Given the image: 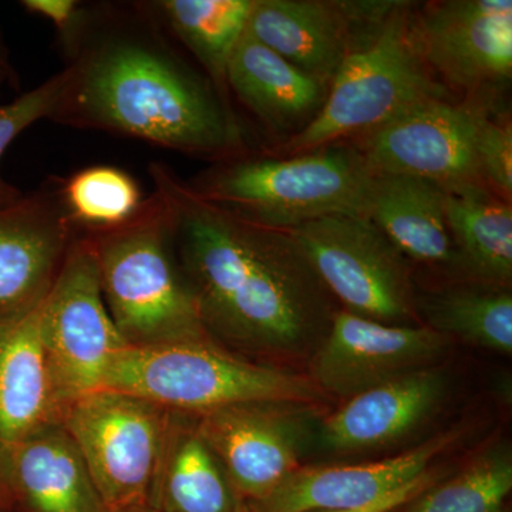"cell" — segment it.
<instances>
[{
    "label": "cell",
    "mask_w": 512,
    "mask_h": 512,
    "mask_svg": "<svg viewBox=\"0 0 512 512\" xmlns=\"http://www.w3.org/2000/svg\"><path fill=\"white\" fill-rule=\"evenodd\" d=\"M175 43L151 2L84 5L73 35L60 43L67 80L49 121L184 156L241 157L231 104Z\"/></svg>",
    "instance_id": "cell-1"
},
{
    "label": "cell",
    "mask_w": 512,
    "mask_h": 512,
    "mask_svg": "<svg viewBox=\"0 0 512 512\" xmlns=\"http://www.w3.org/2000/svg\"><path fill=\"white\" fill-rule=\"evenodd\" d=\"M148 173L211 340L249 359L288 355L328 330V289L289 231L204 200L163 163Z\"/></svg>",
    "instance_id": "cell-2"
},
{
    "label": "cell",
    "mask_w": 512,
    "mask_h": 512,
    "mask_svg": "<svg viewBox=\"0 0 512 512\" xmlns=\"http://www.w3.org/2000/svg\"><path fill=\"white\" fill-rule=\"evenodd\" d=\"M414 15L413 3H380L357 30L318 117L279 148L281 157L360 140L421 101L453 99L424 62Z\"/></svg>",
    "instance_id": "cell-3"
},
{
    "label": "cell",
    "mask_w": 512,
    "mask_h": 512,
    "mask_svg": "<svg viewBox=\"0 0 512 512\" xmlns=\"http://www.w3.org/2000/svg\"><path fill=\"white\" fill-rule=\"evenodd\" d=\"M84 235L96 252L107 311L127 348L210 339L154 192L130 221Z\"/></svg>",
    "instance_id": "cell-4"
},
{
    "label": "cell",
    "mask_w": 512,
    "mask_h": 512,
    "mask_svg": "<svg viewBox=\"0 0 512 512\" xmlns=\"http://www.w3.org/2000/svg\"><path fill=\"white\" fill-rule=\"evenodd\" d=\"M373 180L353 144H333L298 156L220 161L188 185L239 217L289 231L336 215L367 217Z\"/></svg>",
    "instance_id": "cell-5"
},
{
    "label": "cell",
    "mask_w": 512,
    "mask_h": 512,
    "mask_svg": "<svg viewBox=\"0 0 512 512\" xmlns=\"http://www.w3.org/2000/svg\"><path fill=\"white\" fill-rule=\"evenodd\" d=\"M103 387L187 414L247 402L306 406L319 399L311 380L237 355L211 339L124 348L114 357Z\"/></svg>",
    "instance_id": "cell-6"
},
{
    "label": "cell",
    "mask_w": 512,
    "mask_h": 512,
    "mask_svg": "<svg viewBox=\"0 0 512 512\" xmlns=\"http://www.w3.org/2000/svg\"><path fill=\"white\" fill-rule=\"evenodd\" d=\"M313 271L346 311L412 325L416 298L409 264L367 217L336 215L289 229Z\"/></svg>",
    "instance_id": "cell-7"
},
{
    "label": "cell",
    "mask_w": 512,
    "mask_h": 512,
    "mask_svg": "<svg viewBox=\"0 0 512 512\" xmlns=\"http://www.w3.org/2000/svg\"><path fill=\"white\" fill-rule=\"evenodd\" d=\"M167 420L163 407L107 387L64 410L60 423L79 448L107 511L147 503Z\"/></svg>",
    "instance_id": "cell-8"
},
{
    "label": "cell",
    "mask_w": 512,
    "mask_h": 512,
    "mask_svg": "<svg viewBox=\"0 0 512 512\" xmlns=\"http://www.w3.org/2000/svg\"><path fill=\"white\" fill-rule=\"evenodd\" d=\"M39 320L64 406L101 389L114 357L127 346L107 311L92 241L82 232L40 303Z\"/></svg>",
    "instance_id": "cell-9"
},
{
    "label": "cell",
    "mask_w": 512,
    "mask_h": 512,
    "mask_svg": "<svg viewBox=\"0 0 512 512\" xmlns=\"http://www.w3.org/2000/svg\"><path fill=\"white\" fill-rule=\"evenodd\" d=\"M495 107L474 101H421L353 144L375 174L407 175L446 192L485 187L477 161L481 123Z\"/></svg>",
    "instance_id": "cell-10"
},
{
    "label": "cell",
    "mask_w": 512,
    "mask_h": 512,
    "mask_svg": "<svg viewBox=\"0 0 512 512\" xmlns=\"http://www.w3.org/2000/svg\"><path fill=\"white\" fill-rule=\"evenodd\" d=\"M417 42L431 73L468 101L497 107L512 77L511 0L427 3L414 15Z\"/></svg>",
    "instance_id": "cell-11"
},
{
    "label": "cell",
    "mask_w": 512,
    "mask_h": 512,
    "mask_svg": "<svg viewBox=\"0 0 512 512\" xmlns=\"http://www.w3.org/2000/svg\"><path fill=\"white\" fill-rule=\"evenodd\" d=\"M62 178L0 210V326L39 308L80 234L66 210Z\"/></svg>",
    "instance_id": "cell-12"
},
{
    "label": "cell",
    "mask_w": 512,
    "mask_h": 512,
    "mask_svg": "<svg viewBox=\"0 0 512 512\" xmlns=\"http://www.w3.org/2000/svg\"><path fill=\"white\" fill-rule=\"evenodd\" d=\"M303 404L247 402L194 414L198 430L248 505L298 470L306 426Z\"/></svg>",
    "instance_id": "cell-13"
},
{
    "label": "cell",
    "mask_w": 512,
    "mask_h": 512,
    "mask_svg": "<svg viewBox=\"0 0 512 512\" xmlns=\"http://www.w3.org/2000/svg\"><path fill=\"white\" fill-rule=\"evenodd\" d=\"M447 346L448 338L426 325H389L340 311L333 313L313 360V384L350 399L426 369Z\"/></svg>",
    "instance_id": "cell-14"
},
{
    "label": "cell",
    "mask_w": 512,
    "mask_h": 512,
    "mask_svg": "<svg viewBox=\"0 0 512 512\" xmlns=\"http://www.w3.org/2000/svg\"><path fill=\"white\" fill-rule=\"evenodd\" d=\"M460 436V430L446 431L406 453L373 463L299 467L271 494L249 504V511L326 512L366 507L426 473Z\"/></svg>",
    "instance_id": "cell-15"
},
{
    "label": "cell",
    "mask_w": 512,
    "mask_h": 512,
    "mask_svg": "<svg viewBox=\"0 0 512 512\" xmlns=\"http://www.w3.org/2000/svg\"><path fill=\"white\" fill-rule=\"evenodd\" d=\"M0 512H109L62 423L0 443Z\"/></svg>",
    "instance_id": "cell-16"
},
{
    "label": "cell",
    "mask_w": 512,
    "mask_h": 512,
    "mask_svg": "<svg viewBox=\"0 0 512 512\" xmlns=\"http://www.w3.org/2000/svg\"><path fill=\"white\" fill-rule=\"evenodd\" d=\"M380 2L254 0L248 32L318 82L330 86L360 25Z\"/></svg>",
    "instance_id": "cell-17"
},
{
    "label": "cell",
    "mask_w": 512,
    "mask_h": 512,
    "mask_svg": "<svg viewBox=\"0 0 512 512\" xmlns=\"http://www.w3.org/2000/svg\"><path fill=\"white\" fill-rule=\"evenodd\" d=\"M446 386L440 370L426 367L367 389L323 421L320 440L342 453L392 446L433 416Z\"/></svg>",
    "instance_id": "cell-18"
},
{
    "label": "cell",
    "mask_w": 512,
    "mask_h": 512,
    "mask_svg": "<svg viewBox=\"0 0 512 512\" xmlns=\"http://www.w3.org/2000/svg\"><path fill=\"white\" fill-rule=\"evenodd\" d=\"M147 504L160 512H251L194 414L170 410Z\"/></svg>",
    "instance_id": "cell-19"
},
{
    "label": "cell",
    "mask_w": 512,
    "mask_h": 512,
    "mask_svg": "<svg viewBox=\"0 0 512 512\" xmlns=\"http://www.w3.org/2000/svg\"><path fill=\"white\" fill-rule=\"evenodd\" d=\"M229 96L266 130L291 134L305 130L323 109L329 87L318 82L245 32L229 62Z\"/></svg>",
    "instance_id": "cell-20"
},
{
    "label": "cell",
    "mask_w": 512,
    "mask_h": 512,
    "mask_svg": "<svg viewBox=\"0 0 512 512\" xmlns=\"http://www.w3.org/2000/svg\"><path fill=\"white\" fill-rule=\"evenodd\" d=\"M64 410L40 335L39 308L0 326V443L60 423Z\"/></svg>",
    "instance_id": "cell-21"
},
{
    "label": "cell",
    "mask_w": 512,
    "mask_h": 512,
    "mask_svg": "<svg viewBox=\"0 0 512 512\" xmlns=\"http://www.w3.org/2000/svg\"><path fill=\"white\" fill-rule=\"evenodd\" d=\"M447 192L407 175L375 174L367 218L406 259L420 264L461 265L448 227Z\"/></svg>",
    "instance_id": "cell-22"
},
{
    "label": "cell",
    "mask_w": 512,
    "mask_h": 512,
    "mask_svg": "<svg viewBox=\"0 0 512 512\" xmlns=\"http://www.w3.org/2000/svg\"><path fill=\"white\" fill-rule=\"evenodd\" d=\"M151 5L178 45L200 64L222 100L231 104L228 66L247 32L254 0H157Z\"/></svg>",
    "instance_id": "cell-23"
},
{
    "label": "cell",
    "mask_w": 512,
    "mask_h": 512,
    "mask_svg": "<svg viewBox=\"0 0 512 512\" xmlns=\"http://www.w3.org/2000/svg\"><path fill=\"white\" fill-rule=\"evenodd\" d=\"M448 227L461 266L488 284L507 286L512 276L511 202L487 187L447 192Z\"/></svg>",
    "instance_id": "cell-24"
},
{
    "label": "cell",
    "mask_w": 512,
    "mask_h": 512,
    "mask_svg": "<svg viewBox=\"0 0 512 512\" xmlns=\"http://www.w3.org/2000/svg\"><path fill=\"white\" fill-rule=\"evenodd\" d=\"M429 328L501 355L512 352L510 288L481 281L433 293L421 302Z\"/></svg>",
    "instance_id": "cell-25"
},
{
    "label": "cell",
    "mask_w": 512,
    "mask_h": 512,
    "mask_svg": "<svg viewBox=\"0 0 512 512\" xmlns=\"http://www.w3.org/2000/svg\"><path fill=\"white\" fill-rule=\"evenodd\" d=\"M62 197L76 228L84 234L107 231L130 221L143 207V191L126 171L92 165L62 178Z\"/></svg>",
    "instance_id": "cell-26"
},
{
    "label": "cell",
    "mask_w": 512,
    "mask_h": 512,
    "mask_svg": "<svg viewBox=\"0 0 512 512\" xmlns=\"http://www.w3.org/2000/svg\"><path fill=\"white\" fill-rule=\"evenodd\" d=\"M512 490V454L501 444L483 451L457 476L434 483L406 512H501Z\"/></svg>",
    "instance_id": "cell-27"
},
{
    "label": "cell",
    "mask_w": 512,
    "mask_h": 512,
    "mask_svg": "<svg viewBox=\"0 0 512 512\" xmlns=\"http://www.w3.org/2000/svg\"><path fill=\"white\" fill-rule=\"evenodd\" d=\"M67 74L64 69L33 87L29 92L0 106V163L10 144L30 126L40 120H49L59 101ZM25 197L16 185L10 184L0 173V210L12 207Z\"/></svg>",
    "instance_id": "cell-28"
},
{
    "label": "cell",
    "mask_w": 512,
    "mask_h": 512,
    "mask_svg": "<svg viewBox=\"0 0 512 512\" xmlns=\"http://www.w3.org/2000/svg\"><path fill=\"white\" fill-rule=\"evenodd\" d=\"M477 161L488 190L503 200L512 198V124L510 114H487L477 140Z\"/></svg>",
    "instance_id": "cell-29"
},
{
    "label": "cell",
    "mask_w": 512,
    "mask_h": 512,
    "mask_svg": "<svg viewBox=\"0 0 512 512\" xmlns=\"http://www.w3.org/2000/svg\"><path fill=\"white\" fill-rule=\"evenodd\" d=\"M20 5L30 15L52 23L59 43L73 35L84 9V3L79 0H23Z\"/></svg>",
    "instance_id": "cell-30"
},
{
    "label": "cell",
    "mask_w": 512,
    "mask_h": 512,
    "mask_svg": "<svg viewBox=\"0 0 512 512\" xmlns=\"http://www.w3.org/2000/svg\"><path fill=\"white\" fill-rule=\"evenodd\" d=\"M439 476L436 471L427 470L426 473L414 478L409 483L403 484L402 487L392 491L380 500L375 501L373 504L366 505V507L356 508V510H343V511H326V512H393L397 508L403 507L404 504H409L417 495L423 493L424 490L437 483Z\"/></svg>",
    "instance_id": "cell-31"
},
{
    "label": "cell",
    "mask_w": 512,
    "mask_h": 512,
    "mask_svg": "<svg viewBox=\"0 0 512 512\" xmlns=\"http://www.w3.org/2000/svg\"><path fill=\"white\" fill-rule=\"evenodd\" d=\"M0 69L5 70L13 79L18 80L15 67H13L12 62H10L9 49L8 46H6L5 40H3L2 32H0Z\"/></svg>",
    "instance_id": "cell-32"
},
{
    "label": "cell",
    "mask_w": 512,
    "mask_h": 512,
    "mask_svg": "<svg viewBox=\"0 0 512 512\" xmlns=\"http://www.w3.org/2000/svg\"><path fill=\"white\" fill-rule=\"evenodd\" d=\"M5 84H10V86L18 89L19 80L13 79L5 70L0 69V92H2V87L5 86Z\"/></svg>",
    "instance_id": "cell-33"
},
{
    "label": "cell",
    "mask_w": 512,
    "mask_h": 512,
    "mask_svg": "<svg viewBox=\"0 0 512 512\" xmlns=\"http://www.w3.org/2000/svg\"><path fill=\"white\" fill-rule=\"evenodd\" d=\"M114 512H160L157 511L156 508L150 507V505L146 504H138L133 505V507L123 508V510L114 511Z\"/></svg>",
    "instance_id": "cell-34"
}]
</instances>
